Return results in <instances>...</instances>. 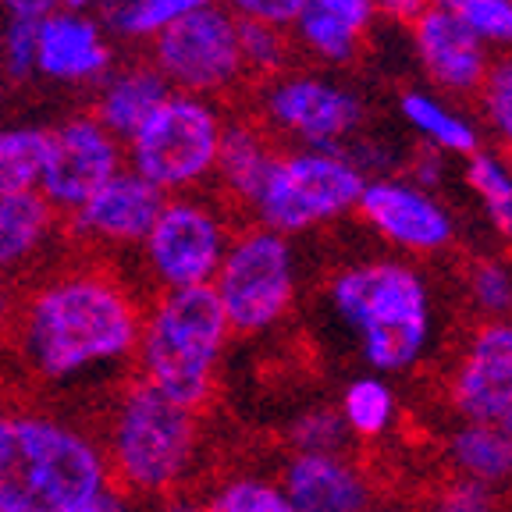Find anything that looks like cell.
Segmentation results:
<instances>
[{
    "label": "cell",
    "instance_id": "23",
    "mask_svg": "<svg viewBox=\"0 0 512 512\" xmlns=\"http://www.w3.org/2000/svg\"><path fill=\"white\" fill-rule=\"evenodd\" d=\"M399 114L416 136L424 139V146L438 150L441 157H473L480 150V128L473 118L459 114L441 93H427V89H406L399 96Z\"/></svg>",
    "mask_w": 512,
    "mask_h": 512
},
{
    "label": "cell",
    "instance_id": "1",
    "mask_svg": "<svg viewBox=\"0 0 512 512\" xmlns=\"http://www.w3.org/2000/svg\"><path fill=\"white\" fill-rule=\"evenodd\" d=\"M15 317L25 363L47 381L125 360L143 331V306L125 281L100 267H75L43 281Z\"/></svg>",
    "mask_w": 512,
    "mask_h": 512
},
{
    "label": "cell",
    "instance_id": "42",
    "mask_svg": "<svg viewBox=\"0 0 512 512\" xmlns=\"http://www.w3.org/2000/svg\"><path fill=\"white\" fill-rule=\"evenodd\" d=\"M104 4V0H61V8L68 11H82V15H89V11H96Z\"/></svg>",
    "mask_w": 512,
    "mask_h": 512
},
{
    "label": "cell",
    "instance_id": "16",
    "mask_svg": "<svg viewBox=\"0 0 512 512\" xmlns=\"http://www.w3.org/2000/svg\"><path fill=\"white\" fill-rule=\"evenodd\" d=\"M452 402L470 424H502L512 409V320H488L459 363Z\"/></svg>",
    "mask_w": 512,
    "mask_h": 512
},
{
    "label": "cell",
    "instance_id": "26",
    "mask_svg": "<svg viewBox=\"0 0 512 512\" xmlns=\"http://www.w3.org/2000/svg\"><path fill=\"white\" fill-rule=\"evenodd\" d=\"M43 157H47V128H0V200L40 192Z\"/></svg>",
    "mask_w": 512,
    "mask_h": 512
},
{
    "label": "cell",
    "instance_id": "33",
    "mask_svg": "<svg viewBox=\"0 0 512 512\" xmlns=\"http://www.w3.org/2000/svg\"><path fill=\"white\" fill-rule=\"evenodd\" d=\"M210 512H296V509H292V502L281 495L278 484L242 477V480H232V484H224V488L217 491Z\"/></svg>",
    "mask_w": 512,
    "mask_h": 512
},
{
    "label": "cell",
    "instance_id": "24",
    "mask_svg": "<svg viewBox=\"0 0 512 512\" xmlns=\"http://www.w3.org/2000/svg\"><path fill=\"white\" fill-rule=\"evenodd\" d=\"M217 0H104L96 8V22L107 36L128 43H153L160 32L185 22L196 11L210 8Z\"/></svg>",
    "mask_w": 512,
    "mask_h": 512
},
{
    "label": "cell",
    "instance_id": "5",
    "mask_svg": "<svg viewBox=\"0 0 512 512\" xmlns=\"http://www.w3.org/2000/svg\"><path fill=\"white\" fill-rule=\"evenodd\" d=\"M104 456L107 470L118 473L128 491L164 495L185 477L196 456V416L164 399L153 384H128Z\"/></svg>",
    "mask_w": 512,
    "mask_h": 512
},
{
    "label": "cell",
    "instance_id": "30",
    "mask_svg": "<svg viewBox=\"0 0 512 512\" xmlns=\"http://www.w3.org/2000/svg\"><path fill=\"white\" fill-rule=\"evenodd\" d=\"M463 22L488 50H512V0H427Z\"/></svg>",
    "mask_w": 512,
    "mask_h": 512
},
{
    "label": "cell",
    "instance_id": "6",
    "mask_svg": "<svg viewBox=\"0 0 512 512\" xmlns=\"http://www.w3.org/2000/svg\"><path fill=\"white\" fill-rule=\"evenodd\" d=\"M228 118L217 100L171 93L125 143V168L164 196H185L214 178Z\"/></svg>",
    "mask_w": 512,
    "mask_h": 512
},
{
    "label": "cell",
    "instance_id": "40",
    "mask_svg": "<svg viewBox=\"0 0 512 512\" xmlns=\"http://www.w3.org/2000/svg\"><path fill=\"white\" fill-rule=\"evenodd\" d=\"M79 512H128V502L118 495V491L111 488V484H107V488L100 491V495H96L93 502H86V505H82Z\"/></svg>",
    "mask_w": 512,
    "mask_h": 512
},
{
    "label": "cell",
    "instance_id": "34",
    "mask_svg": "<svg viewBox=\"0 0 512 512\" xmlns=\"http://www.w3.org/2000/svg\"><path fill=\"white\" fill-rule=\"evenodd\" d=\"M470 296L491 320L512 313V271L498 260H477L470 271Z\"/></svg>",
    "mask_w": 512,
    "mask_h": 512
},
{
    "label": "cell",
    "instance_id": "3",
    "mask_svg": "<svg viewBox=\"0 0 512 512\" xmlns=\"http://www.w3.org/2000/svg\"><path fill=\"white\" fill-rule=\"evenodd\" d=\"M331 306L356 335L363 360L381 374H399L431 342V292L420 271L399 260H367L331 278Z\"/></svg>",
    "mask_w": 512,
    "mask_h": 512
},
{
    "label": "cell",
    "instance_id": "35",
    "mask_svg": "<svg viewBox=\"0 0 512 512\" xmlns=\"http://www.w3.org/2000/svg\"><path fill=\"white\" fill-rule=\"evenodd\" d=\"M36 29L40 22H32V18H8L0 32V61L15 82L36 75Z\"/></svg>",
    "mask_w": 512,
    "mask_h": 512
},
{
    "label": "cell",
    "instance_id": "19",
    "mask_svg": "<svg viewBox=\"0 0 512 512\" xmlns=\"http://www.w3.org/2000/svg\"><path fill=\"white\" fill-rule=\"evenodd\" d=\"M374 18V0H306L303 15L288 32H296V43L313 61L345 68L360 57Z\"/></svg>",
    "mask_w": 512,
    "mask_h": 512
},
{
    "label": "cell",
    "instance_id": "36",
    "mask_svg": "<svg viewBox=\"0 0 512 512\" xmlns=\"http://www.w3.org/2000/svg\"><path fill=\"white\" fill-rule=\"evenodd\" d=\"M235 22H260L274 29H292L296 18L303 15L306 0H217Z\"/></svg>",
    "mask_w": 512,
    "mask_h": 512
},
{
    "label": "cell",
    "instance_id": "9",
    "mask_svg": "<svg viewBox=\"0 0 512 512\" xmlns=\"http://www.w3.org/2000/svg\"><path fill=\"white\" fill-rule=\"evenodd\" d=\"M363 121L360 93L324 72H285L260 93V125L299 143L296 150H345Z\"/></svg>",
    "mask_w": 512,
    "mask_h": 512
},
{
    "label": "cell",
    "instance_id": "2",
    "mask_svg": "<svg viewBox=\"0 0 512 512\" xmlns=\"http://www.w3.org/2000/svg\"><path fill=\"white\" fill-rule=\"evenodd\" d=\"M107 456L57 416L0 413V512H79L107 488Z\"/></svg>",
    "mask_w": 512,
    "mask_h": 512
},
{
    "label": "cell",
    "instance_id": "10",
    "mask_svg": "<svg viewBox=\"0 0 512 512\" xmlns=\"http://www.w3.org/2000/svg\"><path fill=\"white\" fill-rule=\"evenodd\" d=\"M150 64L171 86V93L221 100L239 82H246L239 57V22L221 4H210L160 32L150 43Z\"/></svg>",
    "mask_w": 512,
    "mask_h": 512
},
{
    "label": "cell",
    "instance_id": "8",
    "mask_svg": "<svg viewBox=\"0 0 512 512\" xmlns=\"http://www.w3.org/2000/svg\"><path fill=\"white\" fill-rule=\"evenodd\" d=\"M228 328L239 335H260L274 328L296 299V256L281 235L267 228H242L228 242L214 281Z\"/></svg>",
    "mask_w": 512,
    "mask_h": 512
},
{
    "label": "cell",
    "instance_id": "37",
    "mask_svg": "<svg viewBox=\"0 0 512 512\" xmlns=\"http://www.w3.org/2000/svg\"><path fill=\"white\" fill-rule=\"evenodd\" d=\"M498 502L491 495V488L477 484V480H456L448 491H441V498L427 512H495Z\"/></svg>",
    "mask_w": 512,
    "mask_h": 512
},
{
    "label": "cell",
    "instance_id": "20",
    "mask_svg": "<svg viewBox=\"0 0 512 512\" xmlns=\"http://www.w3.org/2000/svg\"><path fill=\"white\" fill-rule=\"evenodd\" d=\"M168 96L171 86L160 79V72L150 61H128L107 72V79L96 89V104L89 114L125 146Z\"/></svg>",
    "mask_w": 512,
    "mask_h": 512
},
{
    "label": "cell",
    "instance_id": "29",
    "mask_svg": "<svg viewBox=\"0 0 512 512\" xmlns=\"http://www.w3.org/2000/svg\"><path fill=\"white\" fill-rule=\"evenodd\" d=\"M288 54H292V36L285 29L260 22H239V57L246 68V79H278L288 72Z\"/></svg>",
    "mask_w": 512,
    "mask_h": 512
},
{
    "label": "cell",
    "instance_id": "27",
    "mask_svg": "<svg viewBox=\"0 0 512 512\" xmlns=\"http://www.w3.org/2000/svg\"><path fill=\"white\" fill-rule=\"evenodd\" d=\"M466 185L502 239L512 242V164L498 150H477L466 157Z\"/></svg>",
    "mask_w": 512,
    "mask_h": 512
},
{
    "label": "cell",
    "instance_id": "41",
    "mask_svg": "<svg viewBox=\"0 0 512 512\" xmlns=\"http://www.w3.org/2000/svg\"><path fill=\"white\" fill-rule=\"evenodd\" d=\"M15 313H18L15 296H11V292H8V285H4V281H0V331L8 328V324H11V317H15Z\"/></svg>",
    "mask_w": 512,
    "mask_h": 512
},
{
    "label": "cell",
    "instance_id": "12",
    "mask_svg": "<svg viewBox=\"0 0 512 512\" xmlns=\"http://www.w3.org/2000/svg\"><path fill=\"white\" fill-rule=\"evenodd\" d=\"M121 171H125V146L93 114H72L57 128H47L40 196L57 214H75Z\"/></svg>",
    "mask_w": 512,
    "mask_h": 512
},
{
    "label": "cell",
    "instance_id": "44",
    "mask_svg": "<svg viewBox=\"0 0 512 512\" xmlns=\"http://www.w3.org/2000/svg\"><path fill=\"white\" fill-rule=\"evenodd\" d=\"M498 427H502V431H505V434H509V438H512V409H509V413L502 416V424H498Z\"/></svg>",
    "mask_w": 512,
    "mask_h": 512
},
{
    "label": "cell",
    "instance_id": "39",
    "mask_svg": "<svg viewBox=\"0 0 512 512\" xmlns=\"http://www.w3.org/2000/svg\"><path fill=\"white\" fill-rule=\"evenodd\" d=\"M0 8H4L8 18H32V22H40L50 11L61 8V0H0Z\"/></svg>",
    "mask_w": 512,
    "mask_h": 512
},
{
    "label": "cell",
    "instance_id": "38",
    "mask_svg": "<svg viewBox=\"0 0 512 512\" xmlns=\"http://www.w3.org/2000/svg\"><path fill=\"white\" fill-rule=\"evenodd\" d=\"M374 8H377V15L388 18V22L413 25L431 4H427V0H374Z\"/></svg>",
    "mask_w": 512,
    "mask_h": 512
},
{
    "label": "cell",
    "instance_id": "11",
    "mask_svg": "<svg viewBox=\"0 0 512 512\" xmlns=\"http://www.w3.org/2000/svg\"><path fill=\"white\" fill-rule=\"evenodd\" d=\"M232 235V224L214 200H203L196 192L168 196L143 239V260L160 292L200 288L214 281Z\"/></svg>",
    "mask_w": 512,
    "mask_h": 512
},
{
    "label": "cell",
    "instance_id": "31",
    "mask_svg": "<svg viewBox=\"0 0 512 512\" xmlns=\"http://www.w3.org/2000/svg\"><path fill=\"white\" fill-rule=\"evenodd\" d=\"M477 100L491 136L498 139L505 153H512V50L491 61L488 75L477 89Z\"/></svg>",
    "mask_w": 512,
    "mask_h": 512
},
{
    "label": "cell",
    "instance_id": "28",
    "mask_svg": "<svg viewBox=\"0 0 512 512\" xmlns=\"http://www.w3.org/2000/svg\"><path fill=\"white\" fill-rule=\"evenodd\" d=\"M342 424L349 434H360V438H377L392 427L395 416V395L392 388L381 381V377H360L352 381L342 395Z\"/></svg>",
    "mask_w": 512,
    "mask_h": 512
},
{
    "label": "cell",
    "instance_id": "14",
    "mask_svg": "<svg viewBox=\"0 0 512 512\" xmlns=\"http://www.w3.org/2000/svg\"><path fill=\"white\" fill-rule=\"evenodd\" d=\"M114 68V47L96 15L57 8L36 29V75L64 86H100Z\"/></svg>",
    "mask_w": 512,
    "mask_h": 512
},
{
    "label": "cell",
    "instance_id": "7",
    "mask_svg": "<svg viewBox=\"0 0 512 512\" xmlns=\"http://www.w3.org/2000/svg\"><path fill=\"white\" fill-rule=\"evenodd\" d=\"M363 185L367 175L342 150H288L278 153L249 214L256 228L292 239L352 214Z\"/></svg>",
    "mask_w": 512,
    "mask_h": 512
},
{
    "label": "cell",
    "instance_id": "22",
    "mask_svg": "<svg viewBox=\"0 0 512 512\" xmlns=\"http://www.w3.org/2000/svg\"><path fill=\"white\" fill-rule=\"evenodd\" d=\"M57 210L43 200L40 192L8 196L0 200V281L22 271L43 253L57 232Z\"/></svg>",
    "mask_w": 512,
    "mask_h": 512
},
{
    "label": "cell",
    "instance_id": "15",
    "mask_svg": "<svg viewBox=\"0 0 512 512\" xmlns=\"http://www.w3.org/2000/svg\"><path fill=\"white\" fill-rule=\"evenodd\" d=\"M164 200V192L125 168L104 189L93 192L75 214H68V232L93 246H143Z\"/></svg>",
    "mask_w": 512,
    "mask_h": 512
},
{
    "label": "cell",
    "instance_id": "4",
    "mask_svg": "<svg viewBox=\"0 0 512 512\" xmlns=\"http://www.w3.org/2000/svg\"><path fill=\"white\" fill-rule=\"evenodd\" d=\"M228 335L232 328L210 285L160 292L143 313L136 345L143 381L175 406L196 413L214 392V370Z\"/></svg>",
    "mask_w": 512,
    "mask_h": 512
},
{
    "label": "cell",
    "instance_id": "21",
    "mask_svg": "<svg viewBox=\"0 0 512 512\" xmlns=\"http://www.w3.org/2000/svg\"><path fill=\"white\" fill-rule=\"evenodd\" d=\"M271 139L274 136L260 121L239 118L224 125L221 150H217L214 164V182L228 200L246 210L253 207L267 175H271L274 160H278V150H274Z\"/></svg>",
    "mask_w": 512,
    "mask_h": 512
},
{
    "label": "cell",
    "instance_id": "43",
    "mask_svg": "<svg viewBox=\"0 0 512 512\" xmlns=\"http://www.w3.org/2000/svg\"><path fill=\"white\" fill-rule=\"evenodd\" d=\"M157 512H210V509H200V505L192 502H182V498H175V502H164Z\"/></svg>",
    "mask_w": 512,
    "mask_h": 512
},
{
    "label": "cell",
    "instance_id": "25",
    "mask_svg": "<svg viewBox=\"0 0 512 512\" xmlns=\"http://www.w3.org/2000/svg\"><path fill=\"white\" fill-rule=\"evenodd\" d=\"M448 456L466 480L484 488L512 477V438L498 424H466L448 441Z\"/></svg>",
    "mask_w": 512,
    "mask_h": 512
},
{
    "label": "cell",
    "instance_id": "32",
    "mask_svg": "<svg viewBox=\"0 0 512 512\" xmlns=\"http://www.w3.org/2000/svg\"><path fill=\"white\" fill-rule=\"evenodd\" d=\"M288 438H292L296 452H306V456H338V452L345 448L349 431H345L338 409L317 406V409H306L303 416L292 420Z\"/></svg>",
    "mask_w": 512,
    "mask_h": 512
},
{
    "label": "cell",
    "instance_id": "13",
    "mask_svg": "<svg viewBox=\"0 0 512 512\" xmlns=\"http://www.w3.org/2000/svg\"><path fill=\"white\" fill-rule=\"evenodd\" d=\"M356 210L384 242L406 253H441L456 239V217L434 192L420 189L409 178H367Z\"/></svg>",
    "mask_w": 512,
    "mask_h": 512
},
{
    "label": "cell",
    "instance_id": "18",
    "mask_svg": "<svg viewBox=\"0 0 512 512\" xmlns=\"http://www.w3.org/2000/svg\"><path fill=\"white\" fill-rule=\"evenodd\" d=\"M281 495L296 512H367L370 484L342 456L296 452L281 470Z\"/></svg>",
    "mask_w": 512,
    "mask_h": 512
},
{
    "label": "cell",
    "instance_id": "17",
    "mask_svg": "<svg viewBox=\"0 0 512 512\" xmlns=\"http://www.w3.org/2000/svg\"><path fill=\"white\" fill-rule=\"evenodd\" d=\"M409 32H413L416 61L424 68L434 93H477L495 57L463 22H456L441 8H427L424 15L409 25Z\"/></svg>",
    "mask_w": 512,
    "mask_h": 512
}]
</instances>
